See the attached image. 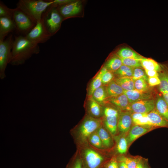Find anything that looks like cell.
I'll list each match as a JSON object with an SVG mask.
<instances>
[{"label":"cell","instance_id":"cell-1","mask_svg":"<svg viewBox=\"0 0 168 168\" xmlns=\"http://www.w3.org/2000/svg\"><path fill=\"white\" fill-rule=\"evenodd\" d=\"M40 52L39 46L28 39L26 36H15L12 43L9 64L12 65H22L34 54Z\"/></svg>","mask_w":168,"mask_h":168},{"label":"cell","instance_id":"cell-2","mask_svg":"<svg viewBox=\"0 0 168 168\" xmlns=\"http://www.w3.org/2000/svg\"><path fill=\"white\" fill-rule=\"evenodd\" d=\"M53 3V0H19L16 7L36 24L41 20L46 9Z\"/></svg>","mask_w":168,"mask_h":168},{"label":"cell","instance_id":"cell-3","mask_svg":"<svg viewBox=\"0 0 168 168\" xmlns=\"http://www.w3.org/2000/svg\"><path fill=\"white\" fill-rule=\"evenodd\" d=\"M42 17L47 29L53 35L59 29L63 17L57 8L52 5L46 9Z\"/></svg>","mask_w":168,"mask_h":168},{"label":"cell","instance_id":"cell-4","mask_svg":"<svg viewBox=\"0 0 168 168\" xmlns=\"http://www.w3.org/2000/svg\"><path fill=\"white\" fill-rule=\"evenodd\" d=\"M13 39L12 35H10L4 40H0V78L1 79L6 77L5 71L9 63Z\"/></svg>","mask_w":168,"mask_h":168},{"label":"cell","instance_id":"cell-5","mask_svg":"<svg viewBox=\"0 0 168 168\" xmlns=\"http://www.w3.org/2000/svg\"><path fill=\"white\" fill-rule=\"evenodd\" d=\"M52 36L47 29L42 17L26 36L33 43L38 44L46 42Z\"/></svg>","mask_w":168,"mask_h":168},{"label":"cell","instance_id":"cell-6","mask_svg":"<svg viewBox=\"0 0 168 168\" xmlns=\"http://www.w3.org/2000/svg\"><path fill=\"white\" fill-rule=\"evenodd\" d=\"M13 19L17 31L25 36L36 25L26 14L17 7L14 9Z\"/></svg>","mask_w":168,"mask_h":168},{"label":"cell","instance_id":"cell-7","mask_svg":"<svg viewBox=\"0 0 168 168\" xmlns=\"http://www.w3.org/2000/svg\"><path fill=\"white\" fill-rule=\"evenodd\" d=\"M100 120L92 117L86 118L80 126L79 134L81 139L86 141L89 136L101 126Z\"/></svg>","mask_w":168,"mask_h":168},{"label":"cell","instance_id":"cell-8","mask_svg":"<svg viewBox=\"0 0 168 168\" xmlns=\"http://www.w3.org/2000/svg\"><path fill=\"white\" fill-rule=\"evenodd\" d=\"M104 160L102 156L91 149H86L84 151L82 161L85 168H99Z\"/></svg>","mask_w":168,"mask_h":168},{"label":"cell","instance_id":"cell-9","mask_svg":"<svg viewBox=\"0 0 168 168\" xmlns=\"http://www.w3.org/2000/svg\"><path fill=\"white\" fill-rule=\"evenodd\" d=\"M155 106L154 100H142L130 104L126 110L133 113L148 114L155 109Z\"/></svg>","mask_w":168,"mask_h":168},{"label":"cell","instance_id":"cell-10","mask_svg":"<svg viewBox=\"0 0 168 168\" xmlns=\"http://www.w3.org/2000/svg\"><path fill=\"white\" fill-rule=\"evenodd\" d=\"M63 18H66L77 14L81 9L79 1H73L59 6L57 8Z\"/></svg>","mask_w":168,"mask_h":168},{"label":"cell","instance_id":"cell-11","mask_svg":"<svg viewBox=\"0 0 168 168\" xmlns=\"http://www.w3.org/2000/svg\"><path fill=\"white\" fill-rule=\"evenodd\" d=\"M133 122L132 114L129 111L123 112L119 114L118 128L122 134L127 132L131 128Z\"/></svg>","mask_w":168,"mask_h":168},{"label":"cell","instance_id":"cell-12","mask_svg":"<svg viewBox=\"0 0 168 168\" xmlns=\"http://www.w3.org/2000/svg\"><path fill=\"white\" fill-rule=\"evenodd\" d=\"M16 30V26L13 19L0 17V40H3L9 33Z\"/></svg>","mask_w":168,"mask_h":168},{"label":"cell","instance_id":"cell-13","mask_svg":"<svg viewBox=\"0 0 168 168\" xmlns=\"http://www.w3.org/2000/svg\"><path fill=\"white\" fill-rule=\"evenodd\" d=\"M119 114L118 112L104 114V123L108 131L112 135H115L118 128V122Z\"/></svg>","mask_w":168,"mask_h":168},{"label":"cell","instance_id":"cell-14","mask_svg":"<svg viewBox=\"0 0 168 168\" xmlns=\"http://www.w3.org/2000/svg\"><path fill=\"white\" fill-rule=\"evenodd\" d=\"M127 96L130 104L137 101L151 99L152 94L147 91H140L136 90L125 91L124 93Z\"/></svg>","mask_w":168,"mask_h":168},{"label":"cell","instance_id":"cell-15","mask_svg":"<svg viewBox=\"0 0 168 168\" xmlns=\"http://www.w3.org/2000/svg\"><path fill=\"white\" fill-rule=\"evenodd\" d=\"M147 115L152 126L168 128V121L161 115L156 109Z\"/></svg>","mask_w":168,"mask_h":168},{"label":"cell","instance_id":"cell-16","mask_svg":"<svg viewBox=\"0 0 168 168\" xmlns=\"http://www.w3.org/2000/svg\"><path fill=\"white\" fill-rule=\"evenodd\" d=\"M150 129L143 126L135 125L130 130L126 137L128 145L135 140L149 131Z\"/></svg>","mask_w":168,"mask_h":168},{"label":"cell","instance_id":"cell-17","mask_svg":"<svg viewBox=\"0 0 168 168\" xmlns=\"http://www.w3.org/2000/svg\"><path fill=\"white\" fill-rule=\"evenodd\" d=\"M107 96L110 97L119 96L124 92L125 90L114 81H112L105 88Z\"/></svg>","mask_w":168,"mask_h":168},{"label":"cell","instance_id":"cell-18","mask_svg":"<svg viewBox=\"0 0 168 168\" xmlns=\"http://www.w3.org/2000/svg\"><path fill=\"white\" fill-rule=\"evenodd\" d=\"M147 114L133 113L132 114L133 122L135 125L143 126H152Z\"/></svg>","mask_w":168,"mask_h":168},{"label":"cell","instance_id":"cell-19","mask_svg":"<svg viewBox=\"0 0 168 168\" xmlns=\"http://www.w3.org/2000/svg\"><path fill=\"white\" fill-rule=\"evenodd\" d=\"M110 102L123 110H126L130 104L127 96L124 93L118 96L111 97Z\"/></svg>","mask_w":168,"mask_h":168},{"label":"cell","instance_id":"cell-20","mask_svg":"<svg viewBox=\"0 0 168 168\" xmlns=\"http://www.w3.org/2000/svg\"><path fill=\"white\" fill-rule=\"evenodd\" d=\"M115 82L125 91L135 90L134 80L132 77H120L116 79Z\"/></svg>","mask_w":168,"mask_h":168},{"label":"cell","instance_id":"cell-21","mask_svg":"<svg viewBox=\"0 0 168 168\" xmlns=\"http://www.w3.org/2000/svg\"><path fill=\"white\" fill-rule=\"evenodd\" d=\"M156 106L158 112L168 121V105L163 96L158 98Z\"/></svg>","mask_w":168,"mask_h":168},{"label":"cell","instance_id":"cell-22","mask_svg":"<svg viewBox=\"0 0 168 168\" xmlns=\"http://www.w3.org/2000/svg\"><path fill=\"white\" fill-rule=\"evenodd\" d=\"M159 77L161 81L159 86L160 91L168 104V72L162 73Z\"/></svg>","mask_w":168,"mask_h":168},{"label":"cell","instance_id":"cell-23","mask_svg":"<svg viewBox=\"0 0 168 168\" xmlns=\"http://www.w3.org/2000/svg\"><path fill=\"white\" fill-rule=\"evenodd\" d=\"M117 53L120 58H132L141 60L143 58L132 49L127 47L120 49Z\"/></svg>","mask_w":168,"mask_h":168},{"label":"cell","instance_id":"cell-24","mask_svg":"<svg viewBox=\"0 0 168 168\" xmlns=\"http://www.w3.org/2000/svg\"><path fill=\"white\" fill-rule=\"evenodd\" d=\"M96 131L103 145L107 147H110L112 144V141L110 134L106 130L100 126Z\"/></svg>","mask_w":168,"mask_h":168},{"label":"cell","instance_id":"cell-25","mask_svg":"<svg viewBox=\"0 0 168 168\" xmlns=\"http://www.w3.org/2000/svg\"><path fill=\"white\" fill-rule=\"evenodd\" d=\"M142 66L145 70H156L160 72L161 68L159 64L154 60L143 58L140 60Z\"/></svg>","mask_w":168,"mask_h":168},{"label":"cell","instance_id":"cell-26","mask_svg":"<svg viewBox=\"0 0 168 168\" xmlns=\"http://www.w3.org/2000/svg\"><path fill=\"white\" fill-rule=\"evenodd\" d=\"M123 65L121 58L119 57L114 56L106 62L105 67L109 70L115 72Z\"/></svg>","mask_w":168,"mask_h":168},{"label":"cell","instance_id":"cell-27","mask_svg":"<svg viewBox=\"0 0 168 168\" xmlns=\"http://www.w3.org/2000/svg\"><path fill=\"white\" fill-rule=\"evenodd\" d=\"M89 99V109L90 113L95 117L100 116L102 113L100 104L96 101L92 96Z\"/></svg>","mask_w":168,"mask_h":168},{"label":"cell","instance_id":"cell-28","mask_svg":"<svg viewBox=\"0 0 168 168\" xmlns=\"http://www.w3.org/2000/svg\"><path fill=\"white\" fill-rule=\"evenodd\" d=\"M92 96L93 99L100 105L104 102L107 96L105 88L102 86L95 90Z\"/></svg>","mask_w":168,"mask_h":168},{"label":"cell","instance_id":"cell-29","mask_svg":"<svg viewBox=\"0 0 168 168\" xmlns=\"http://www.w3.org/2000/svg\"><path fill=\"white\" fill-rule=\"evenodd\" d=\"M102 84V74L100 71L91 82L88 90V95L92 96L95 91L101 86Z\"/></svg>","mask_w":168,"mask_h":168},{"label":"cell","instance_id":"cell-30","mask_svg":"<svg viewBox=\"0 0 168 168\" xmlns=\"http://www.w3.org/2000/svg\"><path fill=\"white\" fill-rule=\"evenodd\" d=\"M133 71V68L123 64L118 70L114 72V73L120 76V77H132Z\"/></svg>","mask_w":168,"mask_h":168},{"label":"cell","instance_id":"cell-31","mask_svg":"<svg viewBox=\"0 0 168 168\" xmlns=\"http://www.w3.org/2000/svg\"><path fill=\"white\" fill-rule=\"evenodd\" d=\"M128 145L127 137L124 135L121 137L118 140L117 145V149L120 154L125 153L127 151Z\"/></svg>","mask_w":168,"mask_h":168},{"label":"cell","instance_id":"cell-32","mask_svg":"<svg viewBox=\"0 0 168 168\" xmlns=\"http://www.w3.org/2000/svg\"><path fill=\"white\" fill-rule=\"evenodd\" d=\"M139 160L137 159L124 156H119L117 159L118 161L124 162L128 168H135Z\"/></svg>","mask_w":168,"mask_h":168},{"label":"cell","instance_id":"cell-33","mask_svg":"<svg viewBox=\"0 0 168 168\" xmlns=\"http://www.w3.org/2000/svg\"><path fill=\"white\" fill-rule=\"evenodd\" d=\"M14 9L8 8L1 1L0 2V17H5L13 19Z\"/></svg>","mask_w":168,"mask_h":168},{"label":"cell","instance_id":"cell-34","mask_svg":"<svg viewBox=\"0 0 168 168\" xmlns=\"http://www.w3.org/2000/svg\"><path fill=\"white\" fill-rule=\"evenodd\" d=\"M123 64L132 68L141 67L140 60L132 58H121Z\"/></svg>","mask_w":168,"mask_h":168},{"label":"cell","instance_id":"cell-35","mask_svg":"<svg viewBox=\"0 0 168 168\" xmlns=\"http://www.w3.org/2000/svg\"><path fill=\"white\" fill-rule=\"evenodd\" d=\"M88 138L90 142L93 146L98 148L102 147L103 144L96 131L91 134Z\"/></svg>","mask_w":168,"mask_h":168},{"label":"cell","instance_id":"cell-36","mask_svg":"<svg viewBox=\"0 0 168 168\" xmlns=\"http://www.w3.org/2000/svg\"><path fill=\"white\" fill-rule=\"evenodd\" d=\"M134 86L135 90L139 91H144L148 89L147 84L143 78H141L135 80Z\"/></svg>","mask_w":168,"mask_h":168},{"label":"cell","instance_id":"cell-37","mask_svg":"<svg viewBox=\"0 0 168 168\" xmlns=\"http://www.w3.org/2000/svg\"><path fill=\"white\" fill-rule=\"evenodd\" d=\"M141 78H143L146 81H148V78L142 69L139 68H134L132 78L135 81Z\"/></svg>","mask_w":168,"mask_h":168},{"label":"cell","instance_id":"cell-38","mask_svg":"<svg viewBox=\"0 0 168 168\" xmlns=\"http://www.w3.org/2000/svg\"><path fill=\"white\" fill-rule=\"evenodd\" d=\"M66 168H85V167L82 159L80 158H77L70 162Z\"/></svg>","mask_w":168,"mask_h":168},{"label":"cell","instance_id":"cell-39","mask_svg":"<svg viewBox=\"0 0 168 168\" xmlns=\"http://www.w3.org/2000/svg\"><path fill=\"white\" fill-rule=\"evenodd\" d=\"M102 74V84L106 85L111 82L114 77L112 73L110 71L107 70L104 72H102L100 71Z\"/></svg>","mask_w":168,"mask_h":168},{"label":"cell","instance_id":"cell-40","mask_svg":"<svg viewBox=\"0 0 168 168\" xmlns=\"http://www.w3.org/2000/svg\"><path fill=\"white\" fill-rule=\"evenodd\" d=\"M148 81L151 86H154L159 85L161 83L159 77L157 76L149 77L148 79Z\"/></svg>","mask_w":168,"mask_h":168},{"label":"cell","instance_id":"cell-41","mask_svg":"<svg viewBox=\"0 0 168 168\" xmlns=\"http://www.w3.org/2000/svg\"><path fill=\"white\" fill-rule=\"evenodd\" d=\"M106 168H118L117 160L114 158H112L107 164Z\"/></svg>","mask_w":168,"mask_h":168},{"label":"cell","instance_id":"cell-42","mask_svg":"<svg viewBox=\"0 0 168 168\" xmlns=\"http://www.w3.org/2000/svg\"><path fill=\"white\" fill-rule=\"evenodd\" d=\"M146 74L149 77H159L157 72L156 70H145Z\"/></svg>","mask_w":168,"mask_h":168},{"label":"cell","instance_id":"cell-43","mask_svg":"<svg viewBox=\"0 0 168 168\" xmlns=\"http://www.w3.org/2000/svg\"><path fill=\"white\" fill-rule=\"evenodd\" d=\"M118 168H128L126 165L123 162L118 161Z\"/></svg>","mask_w":168,"mask_h":168},{"label":"cell","instance_id":"cell-44","mask_svg":"<svg viewBox=\"0 0 168 168\" xmlns=\"http://www.w3.org/2000/svg\"><path fill=\"white\" fill-rule=\"evenodd\" d=\"M135 168H144L143 164L141 161L139 160Z\"/></svg>","mask_w":168,"mask_h":168},{"label":"cell","instance_id":"cell-45","mask_svg":"<svg viewBox=\"0 0 168 168\" xmlns=\"http://www.w3.org/2000/svg\"></svg>","mask_w":168,"mask_h":168}]
</instances>
